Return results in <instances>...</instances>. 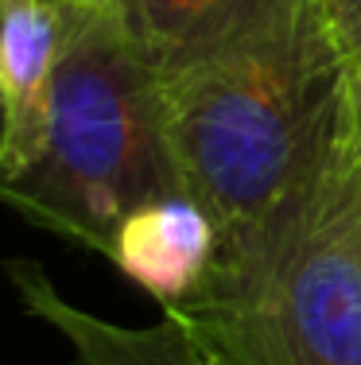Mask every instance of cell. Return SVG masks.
<instances>
[{
  "label": "cell",
  "mask_w": 361,
  "mask_h": 365,
  "mask_svg": "<svg viewBox=\"0 0 361 365\" xmlns=\"http://www.w3.org/2000/svg\"><path fill=\"white\" fill-rule=\"evenodd\" d=\"M0 195L31 225L113 260L136 218L187 198L167 133L163 74L113 0L63 4L43 133Z\"/></svg>",
  "instance_id": "2"
},
{
  "label": "cell",
  "mask_w": 361,
  "mask_h": 365,
  "mask_svg": "<svg viewBox=\"0 0 361 365\" xmlns=\"http://www.w3.org/2000/svg\"><path fill=\"white\" fill-rule=\"evenodd\" d=\"M136 47L163 78L237 47L291 0H113Z\"/></svg>",
  "instance_id": "6"
},
{
  "label": "cell",
  "mask_w": 361,
  "mask_h": 365,
  "mask_svg": "<svg viewBox=\"0 0 361 365\" xmlns=\"http://www.w3.org/2000/svg\"><path fill=\"white\" fill-rule=\"evenodd\" d=\"M8 276L23 311L58 330L78 365H210L199 334L175 311L152 327H120L66 303L36 260H8Z\"/></svg>",
  "instance_id": "4"
},
{
  "label": "cell",
  "mask_w": 361,
  "mask_h": 365,
  "mask_svg": "<svg viewBox=\"0 0 361 365\" xmlns=\"http://www.w3.org/2000/svg\"><path fill=\"white\" fill-rule=\"evenodd\" d=\"M163 106L183 190L214 233L210 280L256 245L350 128V55L323 0H291L237 47L163 78Z\"/></svg>",
  "instance_id": "1"
},
{
  "label": "cell",
  "mask_w": 361,
  "mask_h": 365,
  "mask_svg": "<svg viewBox=\"0 0 361 365\" xmlns=\"http://www.w3.org/2000/svg\"><path fill=\"white\" fill-rule=\"evenodd\" d=\"M58 43L63 8L0 0V179L16 175L39 144Z\"/></svg>",
  "instance_id": "5"
},
{
  "label": "cell",
  "mask_w": 361,
  "mask_h": 365,
  "mask_svg": "<svg viewBox=\"0 0 361 365\" xmlns=\"http://www.w3.org/2000/svg\"><path fill=\"white\" fill-rule=\"evenodd\" d=\"M47 4H55V8H63V4H74V0H47Z\"/></svg>",
  "instance_id": "10"
},
{
  "label": "cell",
  "mask_w": 361,
  "mask_h": 365,
  "mask_svg": "<svg viewBox=\"0 0 361 365\" xmlns=\"http://www.w3.org/2000/svg\"><path fill=\"white\" fill-rule=\"evenodd\" d=\"M187 327H191V323H187ZM199 342H202V338H199ZM206 346V342H202ZM206 354H210V365H237V361H229V358H221V354L218 350H210V346H206Z\"/></svg>",
  "instance_id": "9"
},
{
  "label": "cell",
  "mask_w": 361,
  "mask_h": 365,
  "mask_svg": "<svg viewBox=\"0 0 361 365\" xmlns=\"http://www.w3.org/2000/svg\"><path fill=\"white\" fill-rule=\"evenodd\" d=\"M350 98H354V117L361 128V51L350 55Z\"/></svg>",
  "instance_id": "8"
},
{
  "label": "cell",
  "mask_w": 361,
  "mask_h": 365,
  "mask_svg": "<svg viewBox=\"0 0 361 365\" xmlns=\"http://www.w3.org/2000/svg\"><path fill=\"white\" fill-rule=\"evenodd\" d=\"M326 16H330V28L338 43L346 47V55L361 51V0H323Z\"/></svg>",
  "instance_id": "7"
},
{
  "label": "cell",
  "mask_w": 361,
  "mask_h": 365,
  "mask_svg": "<svg viewBox=\"0 0 361 365\" xmlns=\"http://www.w3.org/2000/svg\"><path fill=\"white\" fill-rule=\"evenodd\" d=\"M171 311L237 365H361L357 117L256 245Z\"/></svg>",
  "instance_id": "3"
}]
</instances>
